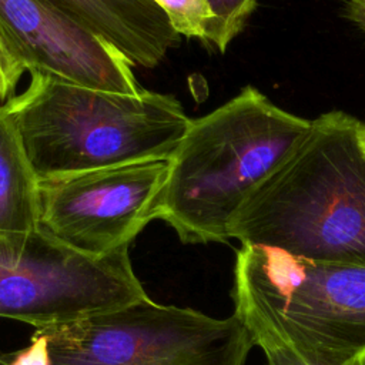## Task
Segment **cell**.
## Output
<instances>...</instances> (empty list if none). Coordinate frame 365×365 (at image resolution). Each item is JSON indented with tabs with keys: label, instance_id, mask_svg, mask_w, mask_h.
Segmentation results:
<instances>
[{
	"label": "cell",
	"instance_id": "cell-1",
	"mask_svg": "<svg viewBox=\"0 0 365 365\" xmlns=\"http://www.w3.org/2000/svg\"><path fill=\"white\" fill-rule=\"evenodd\" d=\"M365 124L335 110L241 205L228 235L291 255L365 265Z\"/></svg>",
	"mask_w": 365,
	"mask_h": 365
},
{
	"label": "cell",
	"instance_id": "cell-2",
	"mask_svg": "<svg viewBox=\"0 0 365 365\" xmlns=\"http://www.w3.org/2000/svg\"><path fill=\"white\" fill-rule=\"evenodd\" d=\"M311 121L274 104L252 86L211 113L191 120L168 158L153 218L184 244L227 242L247 198L304 141Z\"/></svg>",
	"mask_w": 365,
	"mask_h": 365
},
{
	"label": "cell",
	"instance_id": "cell-3",
	"mask_svg": "<svg viewBox=\"0 0 365 365\" xmlns=\"http://www.w3.org/2000/svg\"><path fill=\"white\" fill-rule=\"evenodd\" d=\"M30 74L29 87L1 106L38 181L168 160L192 120L171 94H118Z\"/></svg>",
	"mask_w": 365,
	"mask_h": 365
},
{
	"label": "cell",
	"instance_id": "cell-4",
	"mask_svg": "<svg viewBox=\"0 0 365 365\" xmlns=\"http://www.w3.org/2000/svg\"><path fill=\"white\" fill-rule=\"evenodd\" d=\"M232 299L261 349L285 348L309 365L365 361V265L244 244Z\"/></svg>",
	"mask_w": 365,
	"mask_h": 365
},
{
	"label": "cell",
	"instance_id": "cell-5",
	"mask_svg": "<svg viewBox=\"0 0 365 365\" xmlns=\"http://www.w3.org/2000/svg\"><path fill=\"white\" fill-rule=\"evenodd\" d=\"M254 338L234 312L214 318L150 297L76 321L36 328L0 365H245Z\"/></svg>",
	"mask_w": 365,
	"mask_h": 365
},
{
	"label": "cell",
	"instance_id": "cell-6",
	"mask_svg": "<svg viewBox=\"0 0 365 365\" xmlns=\"http://www.w3.org/2000/svg\"><path fill=\"white\" fill-rule=\"evenodd\" d=\"M128 248L80 252L40 227L0 232V317L34 328L64 324L147 298Z\"/></svg>",
	"mask_w": 365,
	"mask_h": 365
},
{
	"label": "cell",
	"instance_id": "cell-7",
	"mask_svg": "<svg viewBox=\"0 0 365 365\" xmlns=\"http://www.w3.org/2000/svg\"><path fill=\"white\" fill-rule=\"evenodd\" d=\"M168 160L93 170L40 181V228L88 255L128 248L153 218Z\"/></svg>",
	"mask_w": 365,
	"mask_h": 365
},
{
	"label": "cell",
	"instance_id": "cell-8",
	"mask_svg": "<svg viewBox=\"0 0 365 365\" xmlns=\"http://www.w3.org/2000/svg\"><path fill=\"white\" fill-rule=\"evenodd\" d=\"M0 31L30 73L118 94L144 91L118 50L46 0H0Z\"/></svg>",
	"mask_w": 365,
	"mask_h": 365
},
{
	"label": "cell",
	"instance_id": "cell-9",
	"mask_svg": "<svg viewBox=\"0 0 365 365\" xmlns=\"http://www.w3.org/2000/svg\"><path fill=\"white\" fill-rule=\"evenodd\" d=\"M118 50L133 66L155 67L180 34L154 0H46Z\"/></svg>",
	"mask_w": 365,
	"mask_h": 365
},
{
	"label": "cell",
	"instance_id": "cell-10",
	"mask_svg": "<svg viewBox=\"0 0 365 365\" xmlns=\"http://www.w3.org/2000/svg\"><path fill=\"white\" fill-rule=\"evenodd\" d=\"M40 227V181L21 137L0 106V232H30Z\"/></svg>",
	"mask_w": 365,
	"mask_h": 365
},
{
	"label": "cell",
	"instance_id": "cell-11",
	"mask_svg": "<svg viewBox=\"0 0 365 365\" xmlns=\"http://www.w3.org/2000/svg\"><path fill=\"white\" fill-rule=\"evenodd\" d=\"M207 3L211 19L205 30L204 41L224 53L244 29L255 9L257 0H207Z\"/></svg>",
	"mask_w": 365,
	"mask_h": 365
},
{
	"label": "cell",
	"instance_id": "cell-12",
	"mask_svg": "<svg viewBox=\"0 0 365 365\" xmlns=\"http://www.w3.org/2000/svg\"><path fill=\"white\" fill-rule=\"evenodd\" d=\"M180 36L204 40L211 19L207 0H154Z\"/></svg>",
	"mask_w": 365,
	"mask_h": 365
},
{
	"label": "cell",
	"instance_id": "cell-13",
	"mask_svg": "<svg viewBox=\"0 0 365 365\" xmlns=\"http://www.w3.org/2000/svg\"><path fill=\"white\" fill-rule=\"evenodd\" d=\"M24 71V66L11 53L0 31V106L14 96Z\"/></svg>",
	"mask_w": 365,
	"mask_h": 365
},
{
	"label": "cell",
	"instance_id": "cell-14",
	"mask_svg": "<svg viewBox=\"0 0 365 365\" xmlns=\"http://www.w3.org/2000/svg\"><path fill=\"white\" fill-rule=\"evenodd\" d=\"M262 351H264L265 358H267V365H309V364L304 362L295 354H292L291 351H288L285 348L269 346V348H265ZM352 365H365V361H359V362H355Z\"/></svg>",
	"mask_w": 365,
	"mask_h": 365
},
{
	"label": "cell",
	"instance_id": "cell-15",
	"mask_svg": "<svg viewBox=\"0 0 365 365\" xmlns=\"http://www.w3.org/2000/svg\"><path fill=\"white\" fill-rule=\"evenodd\" d=\"M344 14L365 33V0H344Z\"/></svg>",
	"mask_w": 365,
	"mask_h": 365
},
{
	"label": "cell",
	"instance_id": "cell-16",
	"mask_svg": "<svg viewBox=\"0 0 365 365\" xmlns=\"http://www.w3.org/2000/svg\"><path fill=\"white\" fill-rule=\"evenodd\" d=\"M364 140H365V131H364Z\"/></svg>",
	"mask_w": 365,
	"mask_h": 365
}]
</instances>
